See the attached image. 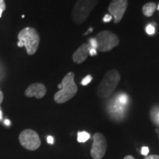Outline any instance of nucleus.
<instances>
[{
    "label": "nucleus",
    "mask_w": 159,
    "mask_h": 159,
    "mask_svg": "<svg viewBox=\"0 0 159 159\" xmlns=\"http://www.w3.org/2000/svg\"><path fill=\"white\" fill-rule=\"evenodd\" d=\"M120 79V74L116 69H111L107 71L97 86V94L99 98H108L118 86Z\"/></svg>",
    "instance_id": "1"
},
{
    "label": "nucleus",
    "mask_w": 159,
    "mask_h": 159,
    "mask_svg": "<svg viewBox=\"0 0 159 159\" xmlns=\"http://www.w3.org/2000/svg\"><path fill=\"white\" fill-rule=\"evenodd\" d=\"M18 47H22L25 46L27 54L33 55L36 52L39 47L40 36L35 28L27 27L21 30L18 34Z\"/></svg>",
    "instance_id": "2"
},
{
    "label": "nucleus",
    "mask_w": 159,
    "mask_h": 159,
    "mask_svg": "<svg viewBox=\"0 0 159 159\" xmlns=\"http://www.w3.org/2000/svg\"><path fill=\"white\" fill-rule=\"evenodd\" d=\"M62 88L55 93L54 100L58 104H63L71 99L77 92V86L75 82V73L69 72L61 82Z\"/></svg>",
    "instance_id": "3"
},
{
    "label": "nucleus",
    "mask_w": 159,
    "mask_h": 159,
    "mask_svg": "<svg viewBox=\"0 0 159 159\" xmlns=\"http://www.w3.org/2000/svg\"><path fill=\"white\" fill-rule=\"evenodd\" d=\"M99 0H77L73 7L71 17L77 25L84 23L90 15L91 12L98 4Z\"/></svg>",
    "instance_id": "4"
},
{
    "label": "nucleus",
    "mask_w": 159,
    "mask_h": 159,
    "mask_svg": "<svg viewBox=\"0 0 159 159\" xmlns=\"http://www.w3.org/2000/svg\"><path fill=\"white\" fill-rule=\"evenodd\" d=\"M95 39L97 41V50L102 52L111 51L119 43V37L115 33L108 30L99 32Z\"/></svg>",
    "instance_id": "5"
},
{
    "label": "nucleus",
    "mask_w": 159,
    "mask_h": 159,
    "mask_svg": "<svg viewBox=\"0 0 159 159\" xmlns=\"http://www.w3.org/2000/svg\"><path fill=\"white\" fill-rule=\"evenodd\" d=\"M19 142L24 148L28 150H35L41 146V139L39 134L31 129H26L19 135Z\"/></svg>",
    "instance_id": "6"
},
{
    "label": "nucleus",
    "mask_w": 159,
    "mask_h": 159,
    "mask_svg": "<svg viewBox=\"0 0 159 159\" xmlns=\"http://www.w3.org/2000/svg\"><path fill=\"white\" fill-rule=\"evenodd\" d=\"M93 144L91 156L94 159H101L104 157L107 150V142L105 136L100 133H96L93 137Z\"/></svg>",
    "instance_id": "7"
},
{
    "label": "nucleus",
    "mask_w": 159,
    "mask_h": 159,
    "mask_svg": "<svg viewBox=\"0 0 159 159\" xmlns=\"http://www.w3.org/2000/svg\"><path fill=\"white\" fill-rule=\"evenodd\" d=\"M128 0H111L108 6V11L114 17V21L116 24L122 19L128 7Z\"/></svg>",
    "instance_id": "8"
},
{
    "label": "nucleus",
    "mask_w": 159,
    "mask_h": 159,
    "mask_svg": "<svg viewBox=\"0 0 159 159\" xmlns=\"http://www.w3.org/2000/svg\"><path fill=\"white\" fill-rule=\"evenodd\" d=\"M47 94V88L42 83H33L27 87L25 91V94L27 97H35L37 99H41Z\"/></svg>",
    "instance_id": "9"
},
{
    "label": "nucleus",
    "mask_w": 159,
    "mask_h": 159,
    "mask_svg": "<svg viewBox=\"0 0 159 159\" xmlns=\"http://www.w3.org/2000/svg\"><path fill=\"white\" fill-rule=\"evenodd\" d=\"M90 46L88 43H83L72 55V60L75 63L80 64L84 62L89 55Z\"/></svg>",
    "instance_id": "10"
},
{
    "label": "nucleus",
    "mask_w": 159,
    "mask_h": 159,
    "mask_svg": "<svg viewBox=\"0 0 159 159\" xmlns=\"http://www.w3.org/2000/svg\"><path fill=\"white\" fill-rule=\"evenodd\" d=\"M156 9V5L154 2H148L146 3L142 7V12L144 16H146L150 17L154 13Z\"/></svg>",
    "instance_id": "11"
},
{
    "label": "nucleus",
    "mask_w": 159,
    "mask_h": 159,
    "mask_svg": "<svg viewBox=\"0 0 159 159\" xmlns=\"http://www.w3.org/2000/svg\"><path fill=\"white\" fill-rule=\"evenodd\" d=\"M90 134H88L87 132L83 131V132H79L77 134V142L80 143L85 142L90 139Z\"/></svg>",
    "instance_id": "12"
},
{
    "label": "nucleus",
    "mask_w": 159,
    "mask_h": 159,
    "mask_svg": "<svg viewBox=\"0 0 159 159\" xmlns=\"http://www.w3.org/2000/svg\"><path fill=\"white\" fill-rule=\"evenodd\" d=\"M146 32L148 35H153L156 32V29H155V27L152 25H148L146 27Z\"/></svg>",
    "instance_id": "13"
},
{
    "label": "nucleus",
    "mask_w": 159,
    "mask_h": 159,
    "mask_svg": "<svg viewBox=\"0 0 159 159\" xmlns=\"http://www.w3.org/2000/svg\"><path fill=\"white\" fill-rule=\"evenodd\" d=\"M91 80H92V77L89 75H87V76H85L84 78L82 80V81H81V85H88L89 83H90L91 82Z\"/></svg>",
    "instance_id": "14"
},
{
    "label": "nucleus",
    "mask_w": 159,
    "mask_h": 159,
    "mask_svg": "<svg viewBox=\"0 0 159 159\" xmlns=\"http://www.w3.org/2000/svg\"><path fill=\"white\" fill-rule=\"evenodd\" d=\"M119 102L122 105L126 104L127 102H128V97H127V95L125 94H122L119 95Z\"/></svg>",
    "instance_id": "15"
},
{
    "label": "nucleus",
    "mask_w": 159,
    "mask_h": 159,
    "mask_svg": "<svg viewBox=\"0 0 159 159\" xmlns=\"http://www.w3.org/2000/svg\"><path fill=\"white\" fill-rule=\"evenodd\" d=\"M89 46H90L91 48H94L96 49L97 48V40L95 39V38H92V39H90L89 41Z\"/></svg>",
    "instance_id": "16"
},
{
    "label": "nucleus",
    "mask_w": 159,
    "mask_h": 159,
    "mask_svg": "<svg viewBox=\"0 0 159 159\" xmlns=\"http://www.w3.org/2000/svg\"><path fill=\"white\" fill-rule=\"evenodd\" d=\"M149 151H150V150H149L148 147H143L142 148V152H141V153H142L143 156H147L149 153Z\"/></svg>",
    "instance_id": "17"
},
{
    "label": "nucleus",
    "mask_w": 159,
    "mask_h": 159,
    "mask_svg": "<svg viewBox=\"0 0 159 159\" xmlns=\"http://www.w3.org/2000/svg\"><path fill=\"white\" fill-rule=\"evenodd\" d=\"M112 16L111 14H106L105 15L104 18H103V21L104 22H109V21H111V19H112Z\"/></svg>",
    "instance_id": "18"
},
{
    "label": "nucleus",
    "mask_w": 159,
    "mask_h": 159,
    "mask_svg": "<svg viewBox=\"0 0 159 159\" xmlns=\"http://www.w3.org/2000/svg\"><path fill=\"white\" fill-rule=\"evenodd\" d=\"M6 9V5L5 2L4 0H0V11H5V10Z\"/></svg>",
    "instance_id": "19"
},
{
    "label": "nucleus",
    "mask_w": 159,
    "mask_h": 159,
    "mask_svg": "<svg viewBox=\"0 0 159 159\" xmlns=\"http://www.w3.org/2000/svg\"><path fill=\"white\" fill-rule=\"evenodd\" d=\"M97 50L96 49L94 48H91L90 47V50H89V55L91 56H94V55H97Z\"/></svg>",
    "instance_id": "20"
},
{
    "label": "nucleus",
    "mask_w": 159,
    "mask_h": 159,
    "mask_svg": "<svg viewBox=\"0 0 159 159\" xmlns=\"http://www.w3.org/2000/svg\"><path fill=\"white\" fill-rule=\"evenodd\" d=\"M144 159H159V156H157V155H151V156H146Z\"/></svg>",
    "instance_id": "21"
},
{
    "label": "nucleus",
    "mask_w": 159,
    "mask_h": 159,
    "mask_svg": "<svg viewBox=\"0 0 159 159\" xmlns=\"http://www.w3.org/2000/svg\"><path fill=\"white\" fill-rule=\"evenodd\" d=\"M47 143H48V144H52L53 143H54V138L51 136H47Z\"/></svg>",
    "instance_id": "22"
},
{
    "label": "nucleus",
    "mask_w": 159,
    "mask_h": 159,
    "mask_svg": "<svg viewBox=\"0 0 159 159\" xmlns=\"http://www.w3.org/2000/svg\"><path fill=\"white\" fill-rule=\"evenodd\" d=\"M3 99H4V95H3V93L2 92V91H0V105H1Z\"/></svg>",
    "instance_id": "23"
},
{
    "label": "nucleus",
    "mask_w": 159,
    "mask_h": 159,
    "mask_svg": "<svg viewBox=\"0 0 159 159\" xmlns=\"http://www.w3.org/2000/svg\"><path fill=\"white\" fill-rule=\"evenodd\" d=\"M5 124L6 125H7V126H9V125H11V122H10L8 119H6V120L5 121Z\"/></svg>",
    "instance_id": "24"
},
{
    "label": "nucleus",
    "mask_w": 159,
    "mask_h": 159,
    "mask_svg": "<svg viewBox=\"0 0 159 159\" xmlns=\"http://www.w3.org/2000/svg\"><path fill=\"white\" fill-rule=\"evenodd\" d=\"M124 159H135V158H134V157L131 156H127L125 157Z\"/></svg>",
    "instance_id": "25"
},
{
    "label": "nucleus",
    "mask_w": 159,
    "mask_h": 159,
    "mask_svg": "<svg viewBox=\"0 0 159 159\" xmlns=\"http://www.w3.org/2000/svg\"><path fill=\"white\" fill-rule=\"evenodd\" d=\"M92 30H93V28H92V27H90V28H89V29L88 30V31H87L86 33H85V35H87V34H89V33H91V32L92 31Z\"/></svg>",
    "instance_id": "26"
},
{
    "label": "nucleus",
    "mask_w": 159,
    "mask_h": 159,
    "mask_svg": "<svg viewBox=\"0 0 159 159\" xmlns=\"http://www.w3.org/2000/svg\"><path fill=\"white\" fill-rule=\"evenodd\" d=\"M58 88H59L60 89H61V88H62V85H61V84H59V85H58Z\"/></svg>",
    "instance_id": "27"
},
{
    "label": "nucleus",
    "mask_w": 159,
    "mask_h": 159,
    "mask_svg": "<svg viewBox=\"0 0 159 159\" xmlns=\"http://www.w3.org/2000/svg\"><path fill=\"white\" fill-rule=\"evenodd\" d=\"M2 11H0V18L2 17Z\"/></svg>",
    "instance_id": "28"
},
{
    "label": "nucleus",
    "mask_w": 159,
    "mask_h": 159,
    "mask_svg": "<svg viewBox=\"0 0 159 159\" xmlns=\"http://www.w3.org/2000/svg\"><path fill=\"white\" fill-rule=\"evenodd\" d=\"M0 111H2V108H1V105H0Z\"/></svg>",
    "instance_id": "29"
},
{
    "label": "nucleus",
    "mask_w": 159,
    "mask_h": 159,
    "mask_svg": "<svg viewBox=\"0 0 159 159\" xmlns=\"http://www.w3.org/2000/svg\"><path fill=\"white\" fill-rule=\"evenodd\" d=\"M158 10H159V5H158Z\"/></svg>",
    "instance_id": "30"
},
{
    "label": "nucleus",
    "mask_w": 159,
    "mask_h": 159,
    "mask_svg": "<svg viewBox=\"0 0 159 159\" xmlns=\"http://www.w3.org/2000/svg\"><path fill=\"white\" fill-rule=\"evenodd\" d=\"M158 118H159V114H158Z\"/></svg>",
    "instance_id": "31"
}]
</instances>
